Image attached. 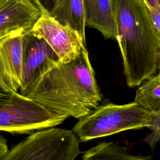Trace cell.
<instances>
[{"instance_id": "obj_16", "label": "cell", "mask_w": 160, "mask_h": 160, "mask_svg": "<svg viewBox=\"0 0 160 160\" xmlns=\"http://www.w3.org/2000/svg\"><path fill=\"white\" fill-rule=\"evenodd\" d=\"M149 14L152 22V24L154 27V29L156 32L160 35V12L154 9V8L147 6Z\"/></svg>"}, {"instance_id": "obj_8", "label": "cell", "mask_w": 160, "mask_h": 160, "mask_svg": "<svg viewBox=\"0 0 160 160\" xmlns=\"http://www.w3.org/2000/svg\"><path fill=\"white\" fill-rule=\"evenodd\" d=\"M59 62V58L48 42L31 30L24 51L19 93L23 94L40 77Z\"/></svg>"}, {"instance_id": "obj_12", "label": "cell", "mask_w": 160, "mask_h": 160, "mask_svg": "<svg viewBox=\"0 0 160 160\" xmlns=\"http://www.w3.org/2000/svg\"><path fill=\"white\" fill-rule=\"evenodd\" d=\"M81 160H154L151 156L134 155L117 142H99L82 155Z\"/></svg>"}, {"instance_id": "obj_19", "label": "cell", "mask_w": 160, "mask_h": 160, "mask_svg": "<svg viewBox=\"0 0 160 160\" xmlns=\"http://www.w3.org/2000/svg\"><path fill=\"white\" fill-rule=\"evenodd\" d=\"M12 92H7L0 89V102L8 99Z\"/></svg>"}, {"instance_id": "obj_3", "label": "cell", "mask_w": 160, "mask_h": 160, "mask_svg": "<svg viewBox=\"0 0 160 160\" xmlns=\"http://www.w3.org/2000/svg\"><path fill=\"white\" fill-rule=\"evenodd\" d=\"M153 114L134 101L125 104L109 102L99 105L79 119L71 131L79 141L86 142L126 130L148 128Z\"/></svg>"}, {"instance_id": "obj_17", "label": "cell", "mask_w": 160, "mask_h": 160, "mask_svg": "<svg viewBox=\"0 0 160 160\" xmlns=\"http://www.w3.org/2000/svg\"><path fill=\"white\" fill-rule=\"evenodd\" d=\"M8 146L6 139L0 135V158H2L8 151Z\"/></svg>"}, {"instance_id": "obj_1", "label": "cell", "mask_w": 160, "mask_h": 160, "mask_svg": "<svg viewBox=\"0 0 160 160\" xmlns=\"http://www.w3.org/2000/svg\"><path fill=\"white\" fill-rule=\"evenodd\" d=\"M22 95L54 113L79 119L102 99L86 48L74 59L49 70Z\"/></svg>"}, {"instance_id": "obj_10", "label": "cell", "mask_w": 160, "mask_h": 160, "mask_svg": "<svg viewBox=\"0 0 160 160\" xmlns=\"http://www.w3.org/2000/svg\"><path fill=\"white\" fill-rule=\"evenodd\" d=\"M85 2L86 0H56L49 16L76 31L86 44Z\"/></svg>"}, {"instance_id": "obj_13", "label": "cell", "mask_w": 160, "mask_h": 160, "mask_svg": "<svg viewBox=\"0 0 160 160\" xmlns=\"http://www.w3.org/2000/svg\"><path fill=\"white\" fill-rule=\"evenodd\" d=\"M144 81L136 91L134 102L148 111H160L159 73L149 77Z\"/></svg>"}, {"instance_id": "obj_11", "label": "cell", "mask_w": 160, "mask_h": 160, "mask_svg": "<svg viewBox=\"0 0 160 160\" xmlns=\"http://www.w3.org/2000/svg\"><path fill=\"white\" fill-rule=\"evenodd\" d=\"M86 26L98 29L106 39H114L111 0H86Z\"/></svg>"}, {"instance_id": "obj_7", "label": "cell", "mask_w": 160, "mask_h": 160, "mask_svg": "<svg viewBox=\"0 0 160 160\" xmlns=\"http://www.w3.org/2000/svg\"><path fill=\"white\" fill-rule=\"evenodd\" d=\"M31 31L48 42L59 58L60 62H66L74 59L86 48V44L76 31L61 24L46 14H41Z\"/></svg>"}, {"instance_id": "obj_4", "label": "cell", "mask_w": 160, "mask_h": 160, "mask_svg": "<svg viewBox=\"0 0 160 160\" xmlns=\"http://www.w3.org/2000/svg\"><path fill=\"white\" fill-rule=\"evenodd\" d=\"M81 153L71 130L51 128L30 134L1 160H74Z\"/></svg>"}, {"instance_id": "obj_9", "label": "cell", "mask_w": 160, "mask_h": 160, "mask_svg": "<svg viewBox=\"0 0 160 160\" xmlns=\"http://www.w3.org/2000/svg\"><path fill=\"white\" fill-rule=\"evenodd\" d=\"M29 0H0V39L17 31H30L41 17Z\"/></svg>"}, {"instance_id": "obj_15", "label": "cell", "mask_w": 160, "mask_h": 160, "mask_svg": "<svg viewBox=\"0 0 160 160\" xmlns=\"http://www.w3.org/2000/svg\"><path fill=\"white\" fill-rule=\"evenodd\" d=\"M41 12L42 14L49 15L51 12L56 0H29Z\"/></svg>"}, {"instance_id": "obj_2", "label": "cell", "mask_w": 160, "mask_h": 160, "mask_svg": "<svg viewBox=\"0 0 160 160\" xmlns=\"http://www.w3.org/2000/svg\"><path fill=\"white\" fill-rule=\"evenodd\" d=\"M114 39L123 61L127 85L140 86L160 66V35L143 0H111Z\"/></svg>"}, {"instance_id": "obj_14", "label": "cell", "mask_w": 160, "mask_h": 160, "mask_svg": "<svg viewBox=\"0 0 160 160\" xmlns=\"http://www.w3.org/2000/svg\"><path fill=\"white\" fill-rule=\"evenodd\" d=\"M148 128L151 129V132L144 139V141L154 150L157 142L160 140V111L154 112L152 122Z\"/></svg>"}, {"instance_id": "obj_18", "label": "cell", "mask_w": 160, "mask_h": 160, "mask_svg": "<svg viewBox=\"0 0 160 160\" xmlns=\"http://www.w3.org/2000/svg\"><path fill=\"white\" fill-rule=\"evenodd\" d=\"M147 6L151 7L160 12V0H143Z\"/></svg>"}, {"instance_id": "obj_5", "label": "cell", "mask_w": 160, "mask_h": 160, "mask_svg": "<svg viewBox=\"0 0 160 160\" xmlns=\"http://www.w3.org/2000/svg\"><path fill=\"white\" fill-rule=\"evenodd\" d=\"M68 118L44 108L18 92L0 102V131L18 134H31L54 128Z\"/></svg>"}, {"instance_id": "obj_6", "label": "cell", "mask_w": 160, "mask_h": 160, "mask_svg": "<svg viewBox=\"0 0 160 160\" xmlns=\"http://www.w3.org/2000/svg\"><path fill=\"white\" fill-rule=\"evenodd\" d=\"M29 32L17 31L0 39V89L5 92L19 90Z\"/></svg>"}]
</instances>
